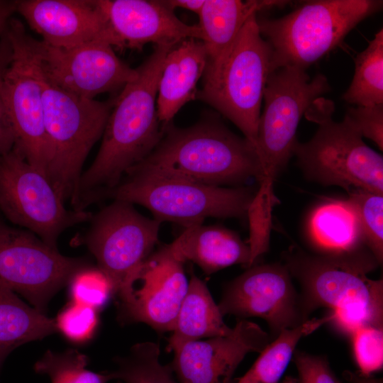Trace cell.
<instances>
[{"mask_svg":"<svg viewBox=\"0 0 383 383\" xmlns=\"http://www.w3.org/2000/svg\"><path fill=\"white\" fill-rule=\"evenodd\" d=\"M173 46L157 45L136 68L138 77L116 97L99 152L82 172L72 209L83 211L99 192L116 187L126 172L145 160L164 134L156 100L165 58Z\"/></svg>","mask_w":383,"mask_h":383,"instance_id":"1","label":"cell"},{"mask_svg":"<svg viewBox=\"0 0 383 383\" xmlns=\"http://www.w3.org/2000/svg\"><path fill=\"white\" fill-rule=\"evenodd\" d=\"M284 264L301 287L306 319L321 307L331 310L329 322L349 337L367 326L382 328L383 281L367 274L379 265L368 248L343 255H326L293 245Z\"/></svg>","mask_w":383,"mask_h":383,"instance_id":"2","label":"cell"},{"mask_svg":"<svg viewBox=\"0 0 383 383\" xmlns=\"http://www.w3.org/2000/svg\"><path fill=\"white\" fill-rule=\"evenodd\" d=\"M129 172L217 187H240L251 178L261 183L263 178L254 145L215 119L184 128L169 123L153 151Z\"/></svg>","mask_w":383,"mask_h":383,"instance_id":"3","label":"cell"},{"mask_svg":"<svg viewBox=\"0 0 383 383\" xmlns=\"http://www.w3.org/2000/svg\"><path fill=\"white\" fill-rule=\"evenodd\" d=\"M382 5L380 0L306 1L282 18H257L271 50L270 73L284 67L306 70Z\"/></svg>","mask_w":383,"mask_h":383,"instance_id":"4","label":"cell"},{"mask_svg":"<svg viewBox=\"0 0 383 383\" xmlns=\"http://www.w3.org/2000/svg\"><path fill=\"white\" fill-rule=\"evenodd\" d=\"M335 105L320 97L305 113L318 125L309 141H296L292 152L306 179L346 192L361 189L383 194V157L367 146L345 120L334 121Z\"/></svg>","mask_w":383,"mask_h":383,"instance_id":"5","label":"cell"},{"mask_svg":"<svg viewBox=\"0 0 383 383\" xmlns=\"http://www.w3.org/2000/svg\"><path fill=\"white\" fill-rule=\"evenodd\" d=\"M40 82L48 148L47 177L62 200L72 204L84 162L103 135L116 98L99 101L77 96L51 82L41 68Z\"/></svg>","mask_w":383,"mask_h":383,"instance_id":"6","label":"cell"},{"mask_svg":"<svg viewBox=\"0 0 383 383\" xmlns=\"http://www.w3.org/2000/svg\"><path fill=\"white\" fill-rule=\"evenodd\" d=\"M257 193L249 187H224L186 179L129 172L114 187L97 194L104 199L141 205L154 218L188 227L203 223L207 217L244 218L252 209Z\"/></svg>","mask_w":383,"mask_h":383,"instance_id":"7","label":"cell"},{"mask_svg":"<svg viewBox=\"0 0 383 383\" xmlns=\"http://www.w3.org/2000/svg\"><path fill=\"white\" fill-rule=\"evenodd\" d=\"M270 55V45L260 33L256 14L252 15L227 56L218 64L206 65L202 88L196 96L233 122L256 150Z\"/></svg>","mask_w":383,"mask_h":383,"instance_id":"8","label":"cell"},{"mask_svg":"<svg viewBox=\"0 0 383 383\" xmlns=\"http://www.w3.org/2000/svg\"><path fill=\"white\" fill-rule=\"evenodd\" d=\"M331 90L322 74L312 79L306 70L284 67L269 74L263 93L257 152L262 170L261 189L272 194V185L293 156L301 118L313 102Z\"/></svg>","mask_w":383,"mask_h":383,"instance_id":"9","label":"cell"},{"mask_svg":"<svg viewBox=\"0 0 383 383\" xmlns=\"http://www.w3.org/2000/svg\"><path fill=\"white\" fill-rule=\"evenodd\" d=\"M11 61L2 78L6 108L15 133L13 149L47 177L48 148L44 126L38 40L11 18L6 29Z\"/></svg>","mask_w":383,"mask_h":383,"instance_id":"10","label":"cell"},{"mask_svg":"<svg viewBox=\"0 0 383 383\" xmlns=\"http://www.w3.org/2000/svg\"><path fill=\"white\" fill-rule=\"evenodd\" d=\"M48 177L14 149L0 156V211L52 248L60 234L89 221L86 210L67 209Z\"/></svg>","mask_w":383,"mask_h":383,"instance_id":"11","label":"cell"},{"mask_svg":"<svg viewBox=\"0 0 383 383\" xmlns=\"http://www.w3.org/2000/svg\"><path fill=\"white\" fill-rule=\"evenodd\" d=\"M84 258L61 254L29 231L0 218V284L21 294L45 313L49 301L79 270Z\"/></svg>","mask_w":383,"mask_h":383,"instance_id":"12","label":"cell"},{"mask_svg":"<svg viewBox=\"0 0 383 383\" xmlns=\"http://www.w3.org/2000/svg\"><path fill=\"white\" fill-rule=\"evenodd\" d=\"M89 221L87 232L78 242L94 256L96 267L109 278L116 294L152 253L161 222L121 200H113Z\"/></svg>","mask_w":383,"mask_h":383,"instance_id":"13","label":"cell"},{"mask_svg":"<svg viewBox=\"0 0 383 383\" xmlns=\"http://www.w3.org/2000/svg\"><path fill=\"white\" fill-rule=\"evenodd\" d=\"M218 306L223 316L231 314L240 319H264L270 328L271 340L283 331L307 321L292 277L280 262L250 267L227 284Z\"/></svg>","mask_w":383,"mask_h":383,"instance_id":"14","label":"cell"},{"mask_svg":"<svg viewBox=\"0 0 383 383\" xmlns=\"http://www.w3.org/2000/svg\"><path fill=\"white\" fill-rule=\"evenodd\" d=\"M189 282L183 262L163 246L117 292L122 323H145L157 331H172Z\"/></svg>","mask_w":383,"mask_h":383,"instance_id":"15","label":"cell"},{"mask_svg":"<svg viewBox=\"0 0 383 383\" xmlns=\"http://www.w3.org/2000/svg\"><path fill=\"white\" fill-rule=\"evenodd\" d=\"M38 50L43 74L81 98L94 99L100 94L123 89L138 77L137 70L121 61L113 47L104 41L60 48L38 40Z\"/></svg>","mask_w":383,"mask_h":383,"instance_id":"16","label":"cell"},{"mask_svg":"<svg viewBox=\"0 0 383 383\" xmlns=\"http://www.w3.org/2000/svg\"><path fill=\"white\" fill-rule=\"evenodd\" d=\"M271 341L257 324L240 319L228 335L184 344L170 365L178 383H232L245 356L261 353Z\"/></svg>","mask_w":383,"mask_h":383,"instance_id":"17","label":"cell"},{"mask_svg":"<svg viewBox=\"0 0 383 383\" xmlns=\"http://www.w3.org/2000/svg\"><path fill=\"white\" fill-rule=\"evenodd\" d=\"M113 39V47L140 50L147 43L174 46L194 38L204 40L199 26L181 21L165 1L96 0Z\"/></svg>","mask_w":383,"mask_h":383,"instance_id":"18","label":"cell"},{"mask_svg":"<svg viewBox=\"0 0 383 383\" xmlns=\"http://www.w3.org/2000/svg\"><path fill=\"white\" fill-rule=\"evenodd\" d=\"M16 12L49 46L70 48L91 41L113 48V39L96 0H16Z\"/></svg>","mask_w":383,"mask_h":383,"instance_id":"19","label":"cell"},{"mask_svg":"<svg viewBox=\"0 0 383 383\" xmlns=\"http://www.w3.org/2000/svg\"><path fill=\"white\" fill-rule=\"evenodd\" d=\"M207 53L202 40L188 38L167 52L159 81L156 108L163 127L179 110L196 96V84L203 76Z\"/></svg>","mask_w":383,"mask_h":383,"instance_id":"20","label":"cell"},{"mask_svg":"<svg viewBox=\"0 0 383 383\" xmlns=\"http://www.w3.org/2000/svg\"><path fill=\"white\" fill-rule=\"evenodd\" d=\"M165 248L177 260L192 261L207 274L236 264L252 266L249 244L222 226L192 225Z\"/></svg>","mask_w":383,"mask_h":383,"instance_id":"21","label":"cell"},{"mask_svg":"<svg viewBox=\"0 0 383 383\" xmlns=\"http://www.w3.org/2000/svg\"><path fill=\"white\" fill-rule=\"evenodd\" d=\"M305 233L314 253L343 255L367 248L357 210L348 199L317 204L307 216Z\"/></svg>","mask_w":383,"mask_h":383,"instance_id":"22","label":"cell"},{"mask_svg":"<svg viewBox=\"0 0 383 383\" xmlns=\"http://www.w3.org/2000/svg\"><path fill=\"white\" fill-rule=\"evenodd\" d=\"M289 1L204 0L199 26L207 53L206 65H216L228 55L246 21L257 12L284 6Z\"/></svg>","mask_w":383,"mask_h":383,"instance_id":"23","label":"cell"},{"mask_svg":"<svg viewBox=\"0 0 383 383\" xmlns=\"http://www.w3.org/2000/svg\"><path fill=\"white\" fill-rule=\"evenodd\" d=\"M232 329L224 323L206 284L192 274L167 349L174 352L187 343L226 335Z\"/></svg>","mask_w":383,"mask_h":383,"instance_id":"24","label":"cell"},{"mask_svg":"<svg viewBox=\"0 0 383 383\" xmlns=\"http://www.w3.org/2000/svg\"><path fill=\"white\" fill-rule=\"evenodd\" d=\"M57 332L55 319L27 305L0 284V370L14 349Z\"/></svg>","mask_w":383,"mask_h":383,"instance_id":"25","label":"cell"},{"mask_svg":"<svg viewBox=\"0 0 383 383\" xmlns=\"http://www.w3.org/2000/svg\"><path fill=\"white\" fill-rule=\"evenodd\" d=\"M331 320L332 316L329 313L283 331L260 353L253 365L236 383H279L299 340Z\"/></svg>","mask_w":383,"mask_h":383,"instance_id":"26","label":"cell"},{"mask_svg":"<svg viewBox=\"0 0 383 383\" xmlns=\"http://www.w3.org/2000/svg\"><path fill=\"white\" fill-rule=\"evenodd\" d=\"M355 74L343 99L357 106L383 104V30L357 54Z\"/></svg>","mask_w":383,"mask_h":383,"instance_id":"27","label":"cell"},{"mask_svg":"<svg viewBox=\"0 0 383 383\" xmlns=\"http://www.w3.org/2000/svg\"><path fill=\"white\" fill-rule=\"evenodd\" d=\"M160 353L155 343H137L127 356L116 358V369L111 372L114 379L125 383H178L170 365L160 363Z\"/></svg>","mask_w":383,"mask_h":383,"instance_id":"28","label":"cell"},{"mask_svg":"<svg viewBox=\"0 0 383 383\" xmlns=\"http://www.w3.org/2000/svg\"><path fill=\"white\" fill-rule=\"evenodd\" d=\"M89 357L74 349L63 353L48 350L34 365L36 373L47 374L51 383H107L114 377L111 372L98 373L87 368Z\"/></svg>","mask_w":383,"mask_h":383,"instance_id":"29","label":"cell"},{"mask_svg":"<svg viewBox=\"0 0 383 383\" xmlns=\"http://www.w3.org/2000/svg\"><path fill=\"white\" fill-rule=\"evenodd\" d=\"M347 193L357 210L365 245L380 265L383 260V194L361 189Z\"/></svg>","mask_w":383,"mask_h":383,"instance_id":"30","label":"cell"},{"mask_svg":"<svg viewBox=\"0 0 383 383\" xmlns=\"http://www.w3.org/2000/svg\"><path fill=\"white\" fill-rule=\"evenodd\" d=\"M71 301L88 306L97 311L113 294L112 284L106 275L91 265L77 271L67 284Z\"/></svg>","mask_w":383,"mask_h":383,"instance_id":"31","label":"cell"},{"mask_svg":"<svg viewBox=\"0 0 383 383\" xmlns=\"http://www.w3.org/2000/svg\"><path fill=\"white\" fill-rule=\"evenodd\" d=\"M98 311L71 301L55 318L57 331L74 343L91 340L99 323Z\"/></svg>","mask_w":383,"mask_h":383,"instance_id":"32","label":"cell"},{"mask_svg":"<svg viewBox=\"0 0 383 383\" xmlns=\"http://www.w3.org/2000/svg\"><path fill=\"white\" fill-rule=\"evenodd\" d=\"M353 354L364 375L380 370L383 365V328L367 326L355 331L352 336Z\"/></svg>","mask_w":383,"mask_h":383,"instance_id":"33","label":"cell"},{"mask_svg":"<svg viewBox=\"0 0 383 383\" xmlns=\"http://www.w3.org/2000/svg\"><path fill=\"white\" fill-rule=\"evenodd\" d=\"M343 120L383 150V104L349 108Z\"/></svg>","mask_w":383,"mask_h":383,"instance_id":"34","label":"cell"},{"mask_svg":"<svg viewBox=\"0 0 383 383\" xmlns=\"http://www.w3.org/2000/svg\"><path fill=\"white\" fill-rule=\"evenodd\" d=\"M293 360L298 370L297 383H340L326 358L295 350Z\"/></svg>","mask_w":383,"mask_h":383,"instance_id":"35","label":"cell"},{"mask_svg":"<svg viewBox=\"0 0 383 383\" xmlns=\"http://www.w3.org/2000/svg\"><path fill=\"white\" fill-rule=\"evenodd\" d=\"M11 46L4 32L0 36V156L11 151L16 142L15 133L6 108L2 78L11 58Z\"/></svg>","mask_w":383,"mask_h":383,"instance_id":"36","label":"cell"},{"mask_svg":"<svg viewBox=\"0 0 383 383\" xmlns=\"http://www.w3.org/2000/svg\"><path fill=\"white\" fill-rule=\"evenodd\" d=\"M15 12V1L0 0V36L5 32L11 16Z\"/></svg>","mask_w":383,"mask_h":383,"instance_id":"37","label":"cell"},{"mask_svg":"<svg viewBox=\"0 0 383 383\" xmlns=\"http://www.w3.org/2000/svg\"><path fill=\"white\" fill-rule=\"evenodd\" d=\"M165 2L172 10L180 8L199 14L204 4V0H167Z\"/></svg>","mask_w":383,"mask_h":383,"instance_id":"38","label":"cell"},{"mask_svg":"<svg viewBox=\"0 0 383 383\" xmlns=\"http://www.w3.org/2000/svg\"><path fill=\"white\" fill-rule=\"evenodd\" d=\"M282 383H297V379L292 377H286Z\"/></svg>","mask_w":383,"mask_h":383,"instance_id":"39","label":"cell"},{"mask_svg":"<svg viewBox=\"0 0 383 383\" xmlns=\"http://www.w3.org/2000/svg\"><path fill=\"white\" fill-rule=\"evenodd\" d=\"M118 383H122L121 382H118Z\"/></svg>","mask_w":383,"mask_h":383,"instance_id":"40","label":"cell"}]
</instances>
